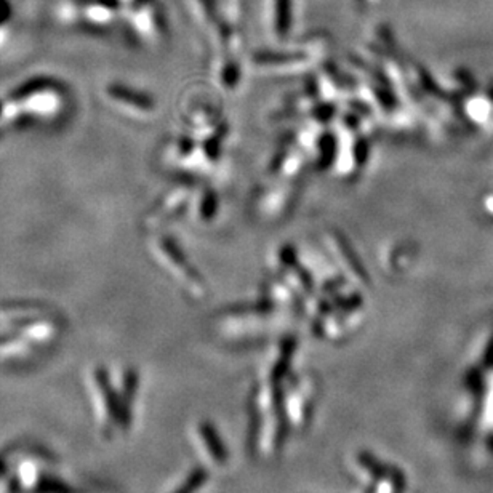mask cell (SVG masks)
<instances>
[{
  "mask_svg": "<svg viewBox=\"0 0 493 493\" xmlns=\"http://www.w3.org/2000/svg\"><path fill=\"white\" fill-rule=\"evenodd\" d=\"M95 380L96 385L100 388L103 402L106 405V410L112 421L119 423V426L122 429H127L130 426L131 415H130V405L124 402V399L117 394L116 389L112 386L111 376L105 367H98L95 370Z\"/></svg>",
  "mask_w": 493,
  "mask_h": 493,
  "instance_id": "obj_1",
  "label": "cell"
},
{
  "mask_svg": "<svg viewBox=\"0 0 493 493\" xmlns=\"http://www.w3.org/2000/svg\"><path fill=\"white\" fill-rule=\"evenodd\" d=\"M136 389H138V375H136L135 370H129L124 376V393H122L124 402H127L130 405V402L135 397Z\"/></svg>",
  "mask_w": 493,
  "mask_h": 493,
  "instance_id": "obj_2",
  "label": "cell"
},
{
  "mask_svg": "<svg viewBox=\"0 0 493 493\" xmlns=\"http://www.w3.org/2000/svg\"><path fill=\"white\" fill-rule=\"evenodd\" d=\"M37 489L40 493H71L70 487L60 482V480L51 479V478L40 479Z\"/></svg>",
  "mask_w": 493,
  "mask_h": 493,
  "instance_id": "obj_3",
  "label": "cell"
}]
</instances>
